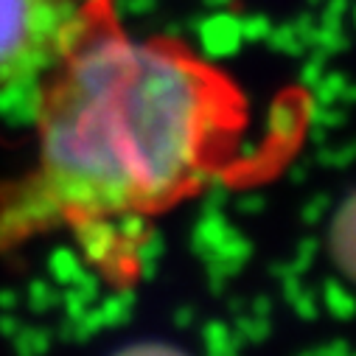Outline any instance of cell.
<instances>
[{"label":"cell","instance_id":"6da1fadb","mask_svg":"<svg viewBox=\"0 0 356 356\" xmlns=\"http://www.w3.org/2000/svg\"><path fill=\"white\" fill-rule=\"evenodd\" d=\"M37 81L34 157L0 183V258L59 233L129 284L149 230L247 165L241 84L183 40L127 31L115 0H84Z\"/></svg>","mask_w":356,"mask_h":356},{"label":"cell","instance_id":"7a4b0ae2","mask_svg":"<svg viewBox=\"0 0 356 356\" xmlns=\"http://www.w3.org/2000/svg\"><path fill=\"white\" fill-rule=\"evenodd\" d=\"M84 0H0V90L40 79Z\"/></svg>","mask_w":356,"mask_h":356}]
</instances>
